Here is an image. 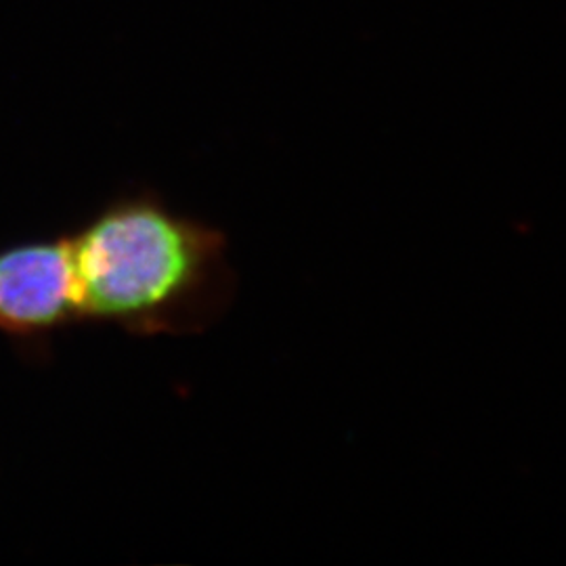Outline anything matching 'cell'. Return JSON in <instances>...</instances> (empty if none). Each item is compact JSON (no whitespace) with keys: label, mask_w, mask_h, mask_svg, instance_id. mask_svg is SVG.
Returning a JSON list of instances; mask_svg holds the SVG:
<instances>
[{"label":"cell","mask_w":566,"mask_h":566,"mask_svg":"<svg viewBox=\"0 0 566 566\" xmlns=\"http://www.w3.org/2000/svg\"><path fill=\"white\" fill-rule=\"evenodd\" d=\"M67 243L78 324L193 336L219 324L238 294L223 229L149 189L109 200Z\"/></svg>","instance_id":"obj_1"},{"label":"cell","mask_w":566,"mask_h":566,"mask_svg":"<svg viewBox=\"0 0 566 566\" xmlns=\"http://www.w3.org/2000/svg\"><path fill=\"white\" fill-rule=\"evenodd\" d=\"M78 324L67 235L0 252V332L41 340Z\"/></svg>","instance_id":"obj_2"}]
</instances>
